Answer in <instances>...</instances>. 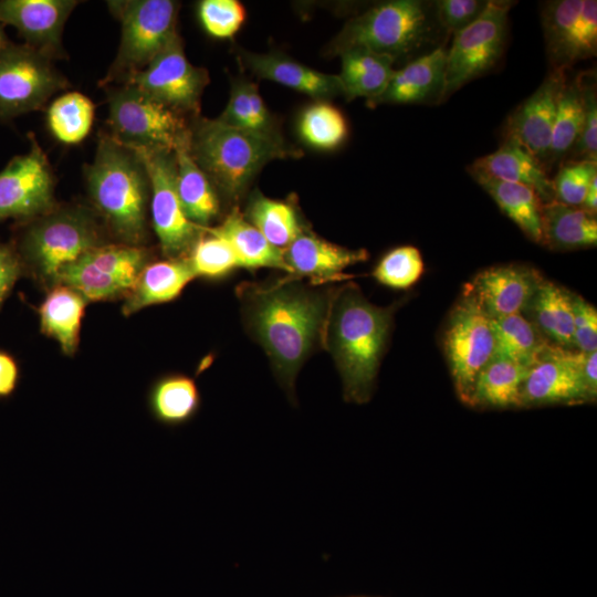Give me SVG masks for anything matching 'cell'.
Returning a JSON list of instances; mask_svg holds the SVG:
<instances>
[{"mask_svg":"<svg viewBox=\"0 0 597 597\" xmlns=\"http://www.w3.org/2000/svg\"><path fill=\"white\" fill-rule=\"evenodd\" d=\"M597 52V2L584 0L567 49L566 67Z\"/></svg>","mask_w":597,"mask_h":597,"instance_id":"cell-45","label":"cell"},{"mask_svg":"<svg viewBox=\"0 0 597 597\" xmlns=\"http://www.w3.org/2000/svg\"><path fill=\"white\" fill-rule=\"evenodd\" d=\"M298 133L301 138L312 147L334 149L346 139L348 126L338 108L318 101L301 114Z\"/></svg>","mask_w":597,"mask_h":597,"instance_id":"cell-39","label":"cell"},{"mask_svg":"<svg viewBox=\"0 0 597 597\" xmlns=\"http://www.w3.org/2000/svg\"><path fill=\"white\" fill-rule=\"evenodd\" d=\"M109 136L130 149H167L189 136L181 114L130 84L107 90Z\"/></svg>","mask_w":597,"mask_h":597,"instance_id":"cell-8","label":"cell"},{"mask_svg":"<svg viewBox=\"0 0 597 597\" xmlns=\"http://www.w3.org/2000/svg\"><path fill=\"white\" fill-rule=\"evenodd\" d=\"M595 72L580 73L584 95V119L576 143L568 154V160L597 161V97Z\"/></svg>","mask_w":597,"mask_h":597,"instance_id":"cell-44","label":"cell"},{"mask_svg":"<svg viewBox=\"0 0 597 597\" xmlns=\"http://www.w3.org/2000/svg\"><path fill=\"white\" fill-rule=\"evenodd\" d=\"M474 181L532 241L543 244L542 201L536 192L520 184L504 181L469 166Z\"/></svg>","mask_w":597,"mask_h":597,"instance_id":"cell-27","label":"cell"},{"mask_svg":"<svg viewBox=\"0 0 597 597\" xmlns=\"http://www.w3.org/2000/svg\"><path fill=\"white\" fill-rule=\"evenodd\" d=\"M208 82L207 71L188 61L178 35L146 67L130 74L122 84H130L181 114L199 112Z\"/></svg>","mask_w":597,"mask_h":597,"instance_id":"cell-15","label":"cell"},{"mask_svg":"<svg viewBox=\"0 0 597 597\" xmlns=\"http://www.w3.org/2000/svg\"><path fill=\"white\" fill-rule=\"evenodd\" d=\"M582 76L565 80L557 100L548 164L564 160L576 143L584 119Z\"/></svg>","mask_w":597,"mask_h":597,"instance_id":"cell-36","label":"cell"},{"mask_svg":"<svg viewBox=\"0 0 597 597\" xmlns=\"http://www.w3.org/2000/svg\"><path fill=\"white\" fill-rule=\"evenodd\" d=\"M565 80L566 70L552 69L536 91L510 114L504 126V138L515 139L545 168L558 94Z\"/></svg>","mask_w":597,"mask_h":597,"instance_id":"cell-17","label":"cell"},{"mask_svg":"<svg viewBox=\"0 0 597 597\" xmlns=\"http://www.w3.org/2000/svg\"><path fill=\"white\" fill-rule=\"evenodd\" d=\"M189 132L193 159L230 200L244 192L265 164L297 155L273 133L233 127L218 118H198Z\"/></svg>","mask_w":597,"mask_h":597,"instance_id":"cell-4","label":"cell"},{"mask_svg":"<svg viewBox=\"0 0 597 597\" xmlns=\"http://www.w3.org/2000/svg\"><path fill=\"white\" fill-rule=\"evenodd\" d=\"M247 218L280 251L285 250L305 230L296 210L289 202L268 198L260 192L250 198Z\"/></svg>","mask_w":597,"mask_h":597,"instance_id":"cell-35","label":"cell"},{"mask_svg":"<svg viewBox=\"0 0 597 597\" xmlns=\"http://www.w3.org/2000/svg\"><path fill=\"white\" fill-rule=\"evenodd\" d=\"M239 57L258 77L287 86L313 98L326 100L342 94L338 75L316 71L282 54L241 51Z\"/></svg>","mask_w":597,"mask_h":597,"instance_id":"cell-22","label":"cell"},{"mask_svg":"<svg viewBox=\"0 0 597 597\" xmlns=\"http://www.w3.org/2000/svg\"><path fill=\"white\" fill-rule=\"evenodd\" d=\"M19 369L15 360L0 350V398L9 397L15 389Z\"/></svg>","mask_w":597,"mask_h":597,"instance_id":"cell-51","label":"cell"},{"mask_svg":"<svg viewBox=\"0 0 597 597\" xmlns=\"http://www.w3.org/2000/svg\"><path fill=\"white\" fill-rule=\"evenodd\" d=\"M87 301L75 290L56 284L39 306L40 329L60 345L65 355L76 353Z\"/></svg>","mask_w":597,"mask_h":597,"instance_id":"cell-28","label":"cell"},{"mask_svg":"<svg viewBox=\"0 0 597 597\" xmlns=\"http://www.w3.org/2000/svg\"><path fill=\"white\" fill-rule=\"evenodd\" d=\"M489 0H439L434 1L437 22L453 34L473 23L485 10Z\"/></svg>","mask_w":597,"mask_h":597,"instance_id":"cell-46","label":"cell"},{"mask_svg":"<svg viewBox=\"0 0 597 597\" xmlns=\"http://www.w3.org/2000/svg\"><path fill=\"white\" fill-rule=\"evenodd\" d=\"M597 176L596 160H566L552 180L554 200L580 207L593 178Z\"/></svg>","mask_w":597,"mask_h":597,"instance_id":"cell-42","label":"cell"},{"mask_svg":"<svg viewBox=\"0 0 597 597\" xmlns=\"http://www.w3.org/2000/svg\"><path fill=\"white\" fill-rule=\"evenodd\" d=\"M339 55L338 77L347 101L365 97L369 104L385 92L395 71L391 57L364 49L346 50Z\"/></svg>","mask_w":597,"mask_h":597,"instance_id":"cell-30","label":"cell"},{"mask_svg":"<svg viewBox=\"0 0 597 597\" xmlns=\"http://www.w3.org/2000/svg\"><path fill=\"white\" fill-rule=\"evenodd\" d=\"M527 368L510 359L492 356L479 371L468 404L492 408L521 407V389Z\"/></svg>","mask_w":597,"mask_h":597,"instance_id":"cell-32","label":"cell"},{"mask_svg":"<svg viewBox=\"0 0 597 597\" xmlns=\"http://www.w3.org/2000/svg\"><path fill=\"white\" fill-rule=\"evenodd\" d=\"M94 104L80 92H69L55 98L48 108L51 134L66 145L78 144L88 135L94 122Z\"/></svg>","mask_w":597,"mask_h":597,"instance_id":"cell-37","label":"cell"},{"mask_svg":"<svg viewBox=\"0 0 597 597\" xmlns=\"http://www.w3.org/2000/svg\"><path fill=\"white\" fill-rule=\"evenodd\" d=\"M207 229L231 247L240 266L273 268L289 273L282 251L271 245L238 209H233L218 227Z\"/></svg>","mask_w":597,"mask_h":597,"instance_id":"cell-31","label":"cell"},{"mask_svg":"<svg viewBox=\"0 0 597 597\" xmlns=\"http://www.w3.org/2000/svg\"><path fill=\"white\" fill-rule=\"evenodd\" d=\"M218 119L233 127L254 130L248 82H237L232 85L228 105Z\"/></svg>","mask_w":597,"mask_h":597,"instance_id":"cell-48","label":"cell"},{"mask_svg":"<svg viewBox=\"0 0 597 597\" xmlns=\"http://www.w3.org/2000/svg\"><path fill=\"white\" fill-rule=\"evenodd\" d=\"M395 306L371 304L355 283L333 290L323 348L334 358L345 400L364 404L370 399Z\"/></svg>","mask_w":597,"mask_h":597,"instance_id":"cell-2","label":"cell"},{"mask_svg":"<svg viewBox=\"0 0 597 597\" xmlns=\"http://www.w3.org/2000/svg\"><path fill=\"white\" fill-rule=\"evenodd\" d=\"M443 350L457 394L468 404L479 371L493 356L494 338L491 318L465 289L448 318Z\"/></svg>","mask_w":597,"mask_h":597,"instance_id":"cell-12","label":"cell"},{"mask_svg":"<svg viewBox=\"0 0 597 597\" xmlns=\"http://www.w3.org/2000/svg\"><path fill=\"white\" fill-rule=\"evenodd\" d=\"M77 3L74 0H1L0 23L14 27L25 44L49 57H63V29Z\"/></svg>","mask_w":597,"mask_h":597,"instance_id":"cell-18","label":"cell"},{"mask_svg":"<svg viewBox=\"0 0 597 597\" xmlns=\"http://www.w3.org/2000/svg\"><path fill=\"white\" fill-rule=\"evenodd\" d=\"M524 313L548 343L575 349L572 292L543 279Z\"/></svg>","mask_w":597,"mask_h":597,"instance_id":"cell-26","label":"cell"},{"mask_svg":"<svg viewBox=\"0 0 597 597\" xmlns=\"http://www.w3.org/2000/svg\"><path fill=\"white\" fill-rule=\"evenodd\" d=\"M148 263L144 245L102 244L62 269L56 284L75 290L87 302L112 301L126 297Z\"/></svg>","mask_w":597,"mask_h":597,"instance_id":"cell-9","label":"cell"},{"mask_svg":"<svg viewBox=\"0 0 597 597\" xmlns=\"http://www.w3.org/2000/svg\"><path fill=\"white\" fill-rule=\"evenodd\" d=\"M494 338L493 356L503 357L530 367L548 344L524 314L491 318Z\"/></svg>","mask_w":597,"mask_h":597,"instance_id":"cell-34","label":"cell"},{"mask_svg":"<svg viewBox=\"0 0 597 597\" xmlns=\"http://www.w3.org/2000/svg\"><path fill=\"white\" fill-rule=\"evenodd\" d=\"M95 211L123 244L143 247L147 238L150 186L137 153L100 133L94 159L84 166Z\"/></svg>","mask_w":597,"mask_h":597,"instance_id":"cell-3","label":"cell"},{"mask_svg":"<svg viewBox=\"0 0 597 597\" xmlns=\"http://www.w3.org/2000/svg\"><path fill=\"white\" fill-rule=\"evenodd\" d=\"M140 157L149 179L150 214L163 254L185 258L203 228L186 217L176 187V160L167 149H133Z\"/></svg>","mask_w":597,"mask_h":597,"instance_id":"cell-13","label":"cell"},{"mask_svg":"<svg viewBox=\"0 0 597 597\" xmlns=\"http://www.w3.org/2000/svg\"><path fill=\"white\" fill-rule=\"evenodd\" d=\"M9 44V41L4 34L3 25L0 23V52Z\"/></svg>","mask_w":597,"mask_h":597,"instance_id":"cell-54","label":"cell"},{"mask_svg":"<svg viewBox=\"0 0 597 597\" xmlns=\"http://www.w3.org/2000/svg\"><path fill=\"white\" fill-rule=\"evenodd\" d=\"M94 212L82 206H55L23 223L13 244L24 273L43 286L56 285L62 269L86 251L105 244Z\"/></svg>","mask_w":597,"mask_h":597,"instance_id":"cell-5","label":"cell"},{"mask_svg":"<svg viewBox=\"0 0 597 597\" xmlns=\"http://www.w3.org/2000/svg\"><path fill=\"white\" fill-rule=\"evenodd\" d=\"M30 148L12 158L0 171V222L35 219L55 206L54 176L35 136L29 134Z\"/></svg>","mask_w":597,"mask_h":597,"instance_id":"cell-14","label":"cell"},{"mask_svg":"<svg viewBox=\"0 0 597 597\" xmlns=\"http://www.w3.org/2000/svg\"><path fill=\"white\" fill-rule=\"evenodd\" d=\"M471 166L498 179L533 189L542 203L554 200L546 168L513 138H504L495 151L478 158Z\"/></svg>","mask_w":597,"mask_h":597,"instance_id":"cell-23","label":"cell"},{"mask_svg":"<svg viewBox=\"0 0 597 597\" xmlns=\"http://www.w3.org/2000/svg\"><path fill=\"white\" fill-rule=\"evenodd\" d=\"M447 49L437 48L399 70H395L385 92L367 104H419L441 102L444 87Z\"/></svg>","mask_w":597,"mask_h":597,"instance_id":"cell-21","label":"cell"},{"mask_svg":"<svg viewBox=\"0 0 597 597\" xmlns=\"http://www.w3.org/2000/svg\"><path fill=\"white\" fill-rule=\"evenodd\" d=\"M583 352L548 343L527 368L521 407L593 401L580 373Z\"/></svg>","mask_w":597,"mask_h":597,"instance_id":"cell-16","label":"cell"},{"mask_svg":"<svg viewBox=\"0 0 597 597\" xmlns=\"http://www.w3.org/2000/svg\"><path fill=\"white\" fill-rule=\"evenodd\" d=\"M359 597H364V596H359Z\"/></svg>","mask_w":597,"mask_h":597,"instance_id":"cell-55","label":"cell"},{"mask_svg":"<svg viewBox=\"0 0 597 597\" xmlns=\"http://www.w3.org/2000/svg\"><path fill=\"white\" fill-rule=\"evenodd\" d=\"M297 280L287 276L270 284L242 283L237 289L245 327L265 350L290 398L301 366L323 347L333 292L308 289Z\"/></svg>","mask_w":597,"mask_h":597,"instance_id":"cell-1","label":"cell"},{"mask_svg":"<svg viewBox=\"0 0 597 597\" xmlns=\"http://www.w3.org/2000/svg\"><path fill=\"white\" fill-rule=\"evenodd\" d=\"M189 137L190 132L174 150L177 193L188 220L207 228L220 212V200L214 186L190 153Z\"/></svg>","mask_w":597,"mask_h":597,"instance_id":"cell-25","label":"cell"},{"mask_svg":"<svg viewBox=\"0 0 597 597\" xmlns=\"http://www.w3.org/2000/svg\"><path fill=\"white\" fill-rule=\"evenodd\" d=\"M512 7V1L489 0L485 10L473 23L454 33L447 51L441 102L468 82L485 74L501 59Z\"/></svg>","mask_w":597,"mask_h":597,"instance_id":"cell-10","label":"cell"},{"mask_svg":"<svg viewBox=\"0 0 597 597\" xmlns=\"http://www.w3.org/2000/svg\"><path fill=\"white\" fill-rule=\"evenodd\" d=\"M574 348L583 353L597 350V311L582 296L573 293Z\"/></svg>","mask_w":597,"mask_h":597,"instance_id":"cell-47","label":"cell"},{"mask_svg":"<svg viewBox=\"0 0 597 597\" xmlns=\"http://www.w3.org/2000/svg\"><path fill=\"white\" fill-rule=\"evenodd\" d=\"M420 251L412 245H401L387 252L373 271L377 282L395 290L412 286L423 274Z\"/></svg>","mask_w":597,"mask_h":597,"instance_id":"cell-41","label":"cell"},{"mask_svg":"<svg viewBox=\"0 0 597 597\" xmlns=\"http://www.w3.org/2000/svg\"><path fill=\"white\" fill-rule=\"evenodd\" d=\"M23 274V264L13 243L0 242V308Z\"/></svg>","mask_w":597,"mask_h":597,"instance_id":"cell-49","label":"cell"},{"mask_svg":"<svg viewBox=\"0 0 597 597\" xmlns=\"http://www.w3.org/2000/svg\"><path fill=\"white\" fill-rule=\"evenodd\" d=\"M289 273L306 276L313 284L344 279L343 271L367 260L364 249L350 250L304 230L282 251Z\"/></svg>","mask_w":597,"mask_h":597,"instance_id":"cell-20","label":"cell"},{"mask_svg":"<svg viewBox=\"0 0 597 597\" xmlns=\"http://www.w3.org/2000/svg\"><path fill=\"white\" fill-rule=\"evenodd\" d=\"M112 13L121 22V43L103 85L123 82L143 70L176 36L178 3L171 0L109 1Z\"/></svg>","mask_w":597,"mask_h":597,"instance_id":"cell-7","label":"cell"},{"mask_svg":"<svg viewBox=\"0 0 597 597\" xmlns=\"http://www.w3.org/2000/svg\"><path fill=\"white\" fill-rule=\"evenodd\" d=\"M248 95L251 107L253 129L261 133H272L269 111L254 83L248 82Z\"/></svg>","mask_w":597,"mask_h":597,"instance_id":"cell-50","label":"cell"},{"mask_svg":"<svg viewBox=\"0 0 597 597\" xmlns=\"http://www.w3.org/2000/svg\"><path fill=\"white\" fill-rule=\"evenodd\" d=\"M586 211L596 214L597 211V176L593 178L580 205Z\"/></svg>","mask_w":597,"mask_h":597,"instance_id":"cell-53","label":"cell"},{"mask_svg":"<svg viewBox=\"0 0 597 597\" xmlns=\"http://www.w3.org/2000/svg\"><path fill=\"white\" fill-rule=\"evenodd\" d=\"M580 373L590 394L597 396V352L583 353Z\"/></svg>","mask_w":597,"mask_h":597,"instance_id":"cell-52","label":"cell"},{"mask_svg":"<svg viewBox=\"0 0 597 597\" xmlns=\"http://www.w3.org/2000/svg\"><path fill=\"white\" fill-rule=\"evenodd\" d=\"M198 17L208 34L228 39L241 28L245 10L237 0H203L198 4Z\"/></svg>","mask_w":597,"mask_h":597,"instance_id":"cell-43","label":"cell"},{"mask_svg":"<svg viewBox=\"0 0 597 597\" xmlns=\"http://www.w3.org/2000/svg\"><path fill=\"white\" fill-rule=\"evenodd\" d=\"M69 86L52 59L28 44H9L0 52V121L42 108Z\"/></svg>","mask_w":597,"mask_h":597,"instance_id":"cell-11","label":"cell"},{"mask_svg":"<svg viewBox=\"0 0 597 597\" xmlns=\"http://www.w3.org/2000/svg\"><path fill=\"white\" fill-rule=\"evenodd\" d=\"M542 275L520 264L488 268L468 284V290L490 318L523 313L536 292Z\"/></svg>","mask_w":597,"mask_h":597,"instance_id":"cell-19","label":"cell"},{"mask_svg":"<svg viewBox=\"0 0 597 597\" xmlns=\"http://www.w3.org/2000/svg\"><path fill=\"white\" fill-rule=\"evenodd\" d=\"M147 401L150 413L158 422L179 426L196 416L201 397L192 378L185 375H168L151 385Z\"/></svg>","mask_w":597,"mask_h":597,"instance_id":"cell-33","label":"cell"},{"mask_svg":"<svg viewBox=\"0 0 597 597\" xmlns=\"http://www.w3.org/2000/svg\"><path fill=\"white\" fill-rule=\"evenodd\" d=\"M432 4L419 0L379 2L349 19L332 44V51L364 49L394 61L422 46L432 32Z\"/></svg>","mask_w":597,"mask_h":597,"instance_id":"cell-6","label":"cell"},{"mask_svg":"<svg viewBox=\"0 0 597 597\" xmlns=\"http://www.w3.org/2000/svg\"><path fill=\"white\" fill-rule=\"evenodd\" d=\"M195 277L186 258L148 263L126 295L122 312L129 316L147 306L170 302L177 298Z\"/></svg>","mask_w":597,"mask_h":597,"instance_id":"cell-24","label":"cell"},{"mask_svg":"<svg viewBox=\"0 0 597 597\" xmlns=\"http://www.w3.org/2000/svg\"><path fill=\"white\" fill-rule=\"evenodd\" d=\"M583 4L584 0H554L542 8V28L552 69H567V49Z\"/></svg>","mask_w":597,"mask_h":597,"instance_id":"cell-38","label":"cell"},{"mask_svg":"<svg viewBox=\"0 0 597 597\" xmlns=\"http://www.w3.org/2000/svg\"><path fill=\"white\" fill-rule=\"evenodd\" d=\"M543 244L553 250H575L595 247L597 219L582 207L552 200L542 203Z\"/></svg>","mask_w":597,"mask_h":597,"instance_id":"cell-29","label":"cell"},{"mask_svg":"<svg viewBox=\"0 0 597 597\" xmlns=\"http://www.w3.org/2000/svg\"><path fill=\"white\" fill-rule=\"evenodd\" d=\"M185 258L196 276L208 279L222 277L240 266L231 247L207 228H203Z\"/></svg>","mask_w":597,"mask_h":597,"instance_id":"cell-40","label":"cell"}]
</instances>
